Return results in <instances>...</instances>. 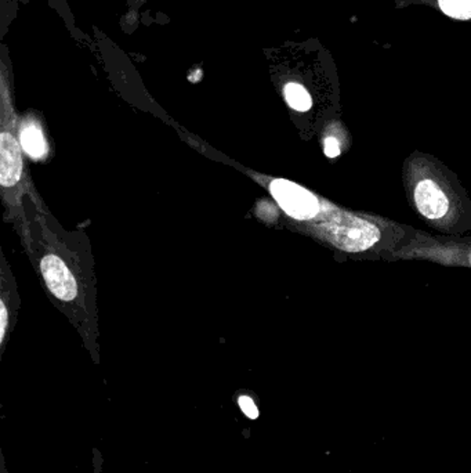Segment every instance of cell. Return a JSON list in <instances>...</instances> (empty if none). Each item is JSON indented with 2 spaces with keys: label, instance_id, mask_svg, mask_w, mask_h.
I'll return each instance as SVG.
<instances>
[{
  "label": "cell",
  "instance_id": "cell-1",
  "mask_svg": "<svg viewBox=\"0 0 471 473\" xmlns=\"http://www.w3.org/2000/svg\"><path fill=\"white\" fill-rule=\"evenodd\" d=\"M272 197L280 207L292 218L307 221L320 212V202L309 190L288 180H274L271 183Z\"/></svg>",
  "mask_w": 471,
  "mask_h": 473
},
{
  "label": "cell",
  "instance_id": "cell-2",
  "mask_svg": "<svg viewBox=\"0 0 471 473\" xmlns=\"http://www.w3.org/2000/svg\"><path fill=\"white\" fill-rule=\"evenodd\" d=\"M331 235L334 244L350 252L368 250L380 237L379 230L374 224L353 216H346L332 226Z\"/></svg>",
  "mask_w": 471,
  "mask_h": 473
},
{
  "label": "cell",
  "instance_id": "cell-3",
  "mask_svg": "<svg viewBox=\"0 0 471 473\" xmlns=\"http://www.w3.org/2000/svg\"><path fill=\"white\" fill-rule=\"evenodd\" d=\"M40 270L47 288L56 298L63 302H71L77 298V280L68 266L58 256H45L40 262Z\"/></svg>",
  "mask_w": 471,
  "mask_h": 473
},
{
  "label": "cell",
  "instance_id": "cell-4",
  "mask_svg": "<svg viewBox=\"0 0 471 473\" xmlns=\"http://www.w3.org/2000/svg\"><path fill=\"white\" fill-rule=\"evenodd\" d=\"M23 157L20 144L12 133L0 136V183L5 189H12L23 176Z\"/></svg>",
  "mask_w": 471,
  "mask_h": 473
},
{
  "label": "cell",
  "instance_id": "cell-5",
  "mask_svg": "<svg viewBox=\"0 0 471 473\" xmlns=\"http://www.w3.org/2000/svg\"><path fill=\"white\" fill-rule=\"evenodd\" d=\"M417 210L427 219H440L448 212L449 202L437 183L423 180L415 190Z\"/></svg>",
  "mask_w": 471,
  "mask_h": 473
},
{
  "label": "cell",
  "instance_id": "cell-6",
  "mask_svg": "<svg viewBox=\"0 0 471 473\" xmlns=\"http://www.w3.org/2000/svg\"><path fill=\"white\" fill-rule=\"evenodd\" d=\"M21 146L32 158H42L47 151L46 140L43 138L42 130L35 124L26 125L21 130Z\"/></svg>",
  "mask_w": 471,
  "mask_h": 473
},
{
  "label": "cell",
  "instance_id": "cell-7",
  "mask_svg": "<svg viewBox=\"0 0 471 473\" xmlns=\"http://www.w3.org/2000/svg\"><path fill=\"white\" fill-rule=\"evenodd\" d=\"M285 98L289 106L296 111L304 112L312 108V101L309 92L299 84H288L285 87Z\"/></svg>",
  "mask_w": 471,
  "mask_h": 473
},
{
  "label": "cell",
  "instance_id": "cell-8",
  "mask_svg": "<svg viewBox=\"0 0 471 473\" xmlns=\"http://www.w3.org/2000/svg\"><path fill=\"white\" fill-rule=\"evenodd\" d=\"M441 10L457 20L471 18V0H438Z\"/></svg>",
  "mask_w": 471,
  "mask_h": 473
},
{
  "label": "cell",
  "instance_id": "cell-9",
  "mask_svg": "<svg viewBox=\"0 0 471 473\" xmlns=\"http://www.w3.org/2000/svg\"><path fill=\"white\" fill-rule=\"evenodd\" d=\"M238 406H240L241 411L248 416L249 419H257L259 418V408H257L256 403L251 399V396H246V395H242V396L238 397Z\"/></svg>",
  "mask_w": 471,
  "mask_h": 473
},
{
  "label": "cell",
  "instance_id": "cell-10",
  "mask_svg": "<svg viewBox=\"0 0 471 473\" xmlns=\"http://www.w3.org/2000/svg\"><path fill=\"white\" fill-rule=\"evenodd\" d=\"M325 154L329 158L339 157L340 154V144L339 141L334 138H328L325 140Z\"/></svg>",
  "mask_w": 471,
  "mask_h": 473
},
{
  "label": "cell",
  "instance_id": "cell-11",
  "mask_svg": "<svg viewBox=\"0 0 471 473\" xmlns=\"http://www.w3.org/2000/svg\"><path fill=\"white\" fill-rule=\"evenodd\" d=\"M7 327V310L4 302H0V342H4Z\"/></svg>",
  "mask_w": 471,
  "mask_h": 473
}]
</instances>
